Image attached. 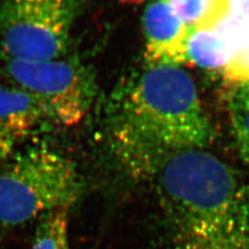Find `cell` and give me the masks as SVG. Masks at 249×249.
<instances>
[{
	"instance_id": "cell-5",
	"label": "cell",
	"mask_w": 249,
	"mask_h": 249,
	"mask_svg": "<svg viewBox=\"0 0 249 249\" xmlns=\"http://www.w3.org/2000/svg\"><path fill=\"white\" fill-rule=\"evenodd\" d=\"M3 61L6 76L40 101L54 124L74 126L87 115L95 96V82L78 60L23 61L3 57Z\"/></svg>"
},
{
	"instance_id": "cell-6",
	"label": "cell",
	"mask_w": 249,
	"mask_h": 249,
	"mask_svg": "<svg viewBox=\"0 0 249 249\" xmlns=\"http://www.w3.org/2000/svg\"><path fill=\"white\" fill-rule=\"evenodd\" d=\"M145 57L150 65L180 66L188 64L187 27L166 0H155L143 14Z\"/></svg>"
},
{
	"instance_id": "cell-11",
	"label": "cell",
	"mask_w": 249,
	"mask_h": 249,
	"mask_svg": "<svg viewBox=\"0 0 249 249\" xmlns=\"http://www.w3.org/2000/svg\"><path fill=\"white\" fill-rule=\"evenodd\" d=\"M229 111L240 154L249 165V82L237 84L231 91Z\"/></svg>"
},
{
	"instance_id": "cell-12",
	"label": "cell",
	"mask_w": 249,
	"mask_h": 249,
	"mask_svg": "<svg viewBox=\"0 0 249 249\" xmlns=\"http://www.w3.org/2000/svg\"><path fill=\"white\" fill-rule=\"evenodd\" d=\"M213 30L235 54L249 47V19L247 18L229 14Z\"/></svg>"
},
{
	"instance_id": "cell-8",
	"label": "cell",
	"mask_w": 249,
	"mask_h": 249,
	"mask_svg": "<svg viewBox=\"0 0 249 249\" xmlns=\"http://www.w3.org/2000/svg\"><path fill=\"white\" fill-rule=\"evenodd\" d=\"M188 64L216 70L227 66L235 55L214 30H193L187 41Z\"/></svg>"
},
{
	"instance_id": "cell-13",
	"label": "cell",
	"mask_w": 249,
	"mask_h": 249,
	"mask_svg": "<svg viewBox=\"0 0 249 249\" xmlns=\"http://www.w3.org/2000/svg\"><path fill=\"white\" fill-rule=\"evenodd\" d=\"M223 77L231 83L249 82V47L233 55L223 69Z\"/></svg>"
},
{
	"instance_id": "cell-16",
	"label": "cell",
	"mask_w": 249,
	"mask_h": 249,
	"mask_svg": "<svg viewBox=\"0 0 249 249\" xmlns=\"http://www.w3.org/2000/svg\"><path fill=\"white\" fill-rule=\"evenodd\" d=\"M244 191H245V196H246L247 206H248V209H249V185L244 186Z\"/></svg>"
},
{
	"instance_id": "cell-7",
	"label": "cell",
	"mask_w": 249,
	"mask_h": 249,
	"mask_svg": "<svg viewBox=\"0 0 249 249\" xmlns=\"http://www.w3.org/2000/svg\"><path fill=\"white\" fill-rule=\"evenodd\" d=\"M50 123L53 121L48 110L35 96L0 84V136L15 144Z\"/></svg>"
},
{
	"instance_id": "cell-2",
	"label": "cell",
	"mask_w": 249,
	"mask_h": 249,
	"mask_svg": "<svg viewBox=\"0 0 249 249\" xmlns=\"http://www.w3.org/2000/svg\"><path fill=\"white\" fill-rule=\"evenodd\" d=\"M152 176L169 249H249V209L232 169L199 147L162 156Z\"/></svg>"
},
{
	"instance_id": "cell-10",
	"label": "cell",
	"mask_w": 249,
	"mask_h": 249,
	"mask_svg": "<svg viewBox=\"0 0 249 249\" xmlns=\"http://www.w3.org/2000/svg\"><path fill=\"white\" fill-rule=\"evenodd\" d=\"M69 207L50 210L38 217L31 249H71L69 242Z\"/></svg>"
},
{
	"instance_id": "cell-9",
	"label": "cell",
	"mask_w": 249,
	"mask_h": 249,
	"mask_svg": "<svg viewBox=\"0 0 249 249\" xmlns=\"http://www.w3.org/2000/svg\"><path fill=\"white\" fill-rule=\"evenodd\" d=\"M184 24L193 30H213L230 14L229 0H166Z\"/></svg>"
},
{
	"instance_id": "cell-14",
	"label": "cell",
	"mask_w": 249,
	"mask_h": 249,
	"mask_svg": "<svg viewBox=\"0 0 249 249\" xmlns=\"http://www.w3.org/2000/svg\"><path fill=\"white\" fill-rule=\"evenodd\" d=\"M230 14L249 19V0H229Z\"/></svg>"
},
{
	"instance_id": "cell-15",
	"label": "cell",
	"mask_w": 249,
	"mask_h": 249,
	"mask_svg": "<svg viewBox=\"0 0 249 249\" xmlns=\"http://www.w3.org/2000/svg\"><path fill=\"white\" fill-rule=\"evenodd\" d=\"M14 145L15 144L13 142L0 136V163L7 160V158L12 155Z\"/></svg>"
},
{
	"instance_id": "cell-1",
	"label": "cell",
	"mask_w": 249,
	"mask_h": 249,
	"mask_svg": "<svg viewBox=\"0 0 249 249\" xmlns=\"http://www.w3.org/2000/svg\"><path fill=\"white\" fill-rule=\"evenodd\" d=\"M111 107L116 150L138 176H151L169 152L204 149L215 138L196 84L178 66L149 65L122 83Z\"/></svg>"
},
{
	"instance_id": "cell-3",
	"label": "cell",
	"mask_w": 249,
	"mask_h": 249,
	"mask_svg": "<svg viewBox=\"0 0 249 249\" xmlns=\"http://www.w3.org/2000/svg\"><path fill=\"white\" fill-rule=\"evenodd\" d=\"M81 191L72 160L47 147L19 153L0 168V222L17 225L53 209L72 208Z\"/></svg>"
},
{
	"instance_id": "cell-4",
	"label": "cell",
	"mask_w": 249,
	"mask_h": 249,
	"mask_svg": "<svg viewBox=\"0 0 249 249\" xmlns=\"http://www.w3.org/2000/svg\"><path fill=\"white\" fill-rule=\"evenodd\" d=\"M84 0H0L2 57L46 61L64 56Z\"/></svg>"
}]
</instances>
